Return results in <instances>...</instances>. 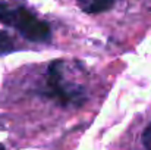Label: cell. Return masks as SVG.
<instances>
[{"instance_id": "cell-5", "label": "cell", "mask_w": 151, "mask_h": 150, "mask_svg": "<svg viewBox=\"0 0 151 150\" xmlns=\"http://www.w3.org/2000/svg\"><path fill=\"white\" fill-rule=\"evenodd\" d=\"M142 144H144L145 150H151V124L142 133Z\"/></svg>"}, {"instance_id": "cell-4", "label": "cell", "mask_w": 151, "mask_h": 150, "mask_svg": "<svg viewBox=\"0 0 151 150\" xmlns=\"http://www.w3.org/2000/svg\"><path fill=\"white\" fill-rule=\"evenodd\" d=\"M15 49V43L10 36L4 31H0V54H7Z\"/></svg>"}, {"instance_id": "cell-1", "label": "cell", "mask_w": 151, "mask_h": 150, "mask_svg": "<svg viewBox=\"0 0 151 150\" xmlns=\"http://www.w3.org/2000/svg\"><path fill=\"white\" fill-rule=\"evenodd\" d=\"M0 22L15 28L21 36L34 43H44L50 38V27L38 19L31 10L24 6H13L7 3L0 4Z\"/></svg>"}, {"instance_id": "cell-3", "label": "cell", "mask_w": 151, "mask_h": 150, "mask_svg": "<svg viewBox=\"0 0 151 150\" xmlns=\"http://www.w3.org/2000/svg\"><path fill=\"white\" fill-rule=\"evenodd\" d=\"M78 6L87 13H100L109 10L114 0H76Z\"/></svg>"}, {"instance_id": "cell-6", "label": "cell", "mask_w": 151, "mask_h": 150, "mask_svg": "<svg viewBox=\"0 0 151 150\" xmlns=\"http://www.w3.org/2000/svg\"><path fill=\"white\" fill-rule=\"evenodd\" d=\"M0 150H4V147H3V146H0Z\"/></svg>"}, {"instance_id": "cell-2", "label": "cell", "mask_w": 151, "mask_h": 150, "mask_svg": "<svg viewBox=\"0 0 151 150\" xmlns=\"http://www.w3.org/2000/svg\"><path fill=\"white\" fill-rule=\"evenodd\" d=\"M46 94L62 106L79 103L84 100L82 88L68 83L65 77V62H51L46 75Z\"/></svg>"}]
</instances>
